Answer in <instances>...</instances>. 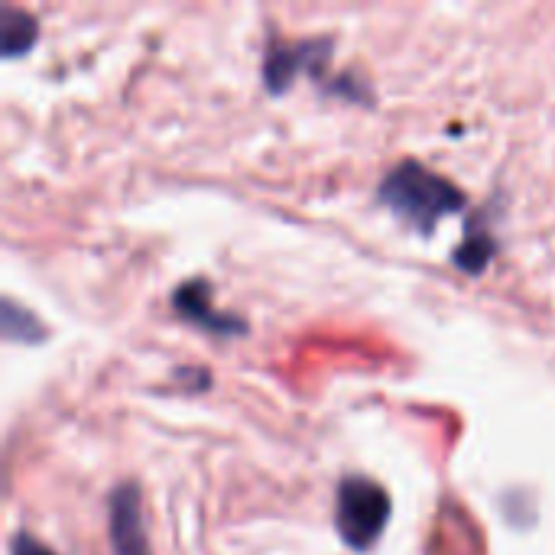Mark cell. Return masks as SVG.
Here are the masks:
<instances>
[{
	"label": "cell",
	"mask_w": 555,
	"mask_h": 555,
	"mask_svg": "<svg viewBox=\"0 0 555 555\" xmlns=\"http://www.w3.org/2000/svg\"><path fill=\"white\" fill-rule=\"evenodd\" d=\"M10 555H55L52 550H46L33 533H13L10 540Z\"/></svg>",
	"instance_id": "9c48e42d"
},
{
	"label": "cell",
	"mask_w": 555,
	"mask_h": 555,
	"mask_svg": "<svg viewBox=\"0 0 555 555\" xmlns=\"http://www.w3.org/2000/svg\"><path fill=\"white\" fill-rule=\"evenodd\" d=\"M377 198L420 234H433L449 215L468 208L465 192L420 159H400L377 185Z\"/></svg>",
	"instance_id": "6da1fadb"
},
{
	"label": "cell",
	"mask_w": 555,
	"mask_h": 555,
	"mask_svg": "<svg viewBox=\"0 0 555 555\" xmlns=\"http://www.w3.org/2000/svg\"><path fill=\"white\" fill-rule=\"evenodd\" d=\"M328 59H332V39L328 36L270 46L263 55V85L270 94H283L293 88L299 72H309L319 78L325 72Z\"/></svg>",
	"instance_id": "3957f363"
},
{
	"label": "cell",
	"mask_w": 555,
	"mask_h": 555,
	"mask_svg": "<svg viewBox=\"0 0 555 555\" xmlns=\"http://www.w3.org/2000/svg\"><path fill=\"white\" fill-rule=\"evenodd\" d=\"M39 39V20L13 3H7L0 10V52L7 59L26 55Z\"/></svg>",
	"instance_id": "52a82bcc"
},
{
	"label": "cell",
	"mask_w": 555,
	"mask_h": 555,
	"mask_svg": "<svg viewBox=\"0 0 555 555\" xmlns=\"http://www.w3.org/2000/svg\"><path fill=\"white\" fill-rule=\"evenodd\" d=\"M393 501L387 488L367 475H345L335 491V530L341 543L354 553L377 546L390 524Z\"/></svg>",
	"instance_id": "7a4b0ae2"
},
{
	"label": "cell",
	"mask_w": 555,
	"mask_h": 555,
	"mask_svg": "<svg viewBox=\"0 0 555 555\" xmlns=\"http://www.w3.org/2000/svg\"><path fill=\"white\" fill-rule=\"evenodd\" d=\"M172 309L179 319L198 325L202 332L221 335V338H234L247 332V322L234 312H221L211 302V283L208 280H185L172 289Z\"/></svg>",
	"instance_id": "5b68a950"
},
{
	"label": "cell",
	"mask_w": 555,
	"mask_h": 555,
	"mask_svg": "<svg viewBox=\"0 0 555 555\" xmlns=\"http://www.w3.org/2000/svg\"><path fill=\"white\" fill-rule=\"evenodd\" d=\"M107 537L114 555H150L140 488L133 481L117 485L107 498Z\"/></svg>",
	"instance_id": "277c9868"
},
{
	"label": "cell",
	"mask_w": 555,
	"mask_h": 555,
	"mask_svg": "<svg viewBox=\"0 0 555 555\" xmlns=\"http://www.w3.org/2000/svg\"><path fill=\"white\" fill-rule=\"evenodd\" d=\"M0 328L10 345H39L46 341V325L23 306H16L10 296L0 302Z\"/></svg>",
	"instance_id": "ba28073f"
},
{
	"label": "cell",
	"mask_w": 555,
	"mask_h": 555,
	"mask_svg": "<svg viewBox=\"0 0 555 555\" xmlns=\"http://www.w3.org/2000/svg\"><path fill=\"white\" fill-rule=\"evenodd\" d=\"M498 254V237L494 231L481 221V218H472L468 228H465V241L452 250V263L462 270V273H472V276H481L488 270V263L494 260Z\"/></svg>",
	"instance_id": "8992f818"
}]
</instances>
